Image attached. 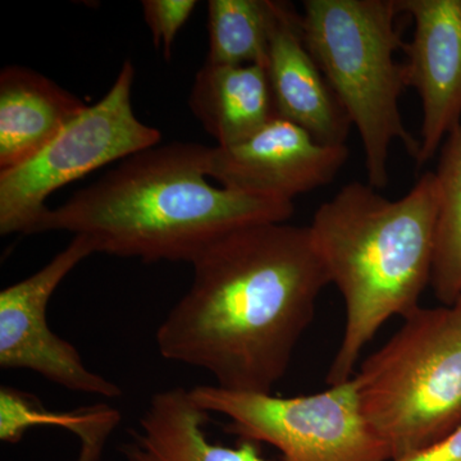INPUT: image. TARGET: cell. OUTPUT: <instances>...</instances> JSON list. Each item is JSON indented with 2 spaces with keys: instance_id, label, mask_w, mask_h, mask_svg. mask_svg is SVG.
<instances>
[{
  "instance_id": "6da1fadb",
  "label": "cell",
  "mask_w": 461,
  "mask_h": 461,
  "mask_svg": "<svg viewBox=\"0 0 461 461\" xmlns=\"http://www.w3.org/2000/svg\"><path fill=\"white\" fill-rule=\"evenodd\" d=\"M191 266L193 284L158 327L160 357L208 372L224 390L272 393L330 284L311 230L242 227Z\"/></svg>"
},
{
  "instance_id": "7a4b0ae2",
  "label": "cell",
  "mask_w": 461,
  "mask_h": 461,
  "mask_svg": "<svg viewBox=\"0 0 461 461\" xmlns=\"http://www.w3.org/2000/svg\"><path fill=\"white\" fill-rule=\"evenodd\" d=\"M205 145H156L121 160L99 181L41 215L32 233L81 236L94 254L193 264L218 239L260 223H286L294 202L213 186Z\"/></svg>"
},
{
  "instance_id": "3957f363",
  "label": "cell",
  "mask_w": 461,
  "mask_h": 461,
  "mask_svg": "<svg viewBox=\"0 0 461 461\" xmlns=\"http://www.w3.org/2000/svg\"><path fill=\"white\" fill-rule=\"evenodd\" d=\"M437 218L433 172L397 200L384 198L371 185L350 182L315 212L312 240L346 313L329 386L354 377L364 348L387 321L420 308L432 278Z\"/></svg>"
},
{
  "instance_id": "277c9868",
  "label": "cell",
  "mask_w": 461,
  "mask_h": 461,
  "mask_svg": "<svg viewBox=\"0 0 461 461\" xmlns=\"http://www.w3.org/2000/svg\"><path fill=\"white\" fill-rule=\"evenodd\" d=\"M399 0H305L303 36L346 115L359 132L368 185L388 184L393 141L417 159L420 140L406 129L400 96L408 89L395 53L405 41L397 27Z\"/></svg>"
},
{
  "instance_id": "5b68a950",
  "label": "cell",
  "mask_w": 461,
  "mask_h": 461,
  "mask_svg": "<svg viewBox=\"0 0 461 461\" xmlns=\"http://www.w3.org/2000/svg\"><path fill=\"white\" fill-rule=\"evenodd\" d=\"M351 379L391 461L435 445L461 424L460 312L420 306Z\"/></svg>"
},
{
  "instance_id": "8992f818",
  "label": "cell",
  "mask_w": 461,
  "mask_h": 461,
  "mask_svg": "<svg viewBox=\"0 0 461 461\" xmlns=\"http://www.w3.org/2000/svg\"><path fill=\"white\" fill-rule=\"evenodd\" d=\"M135 68L127 59L108 93L74 118L38 156L0 172V233L32 235L47 199L60 187L149 148L162 133L132 107Z\"/></svg>"
},
{
  "instance_id": "52a82bcc",
  "label": "cell",
  "mask_w": 461,
  "mask_h": 461,
  "mask_svg": "<svg viewBox=\"0 0 461 461\" xmlns=\"http://www.w3.org/2000/svg\"><path fill=\"white\" fill-rule=\"evenodd\" d=\"M190 393L203 411L226 417L232 435L277 448L278 461H391L386 446L364 420L353 379L293 397L215 384L191 388Z\"/></svg>"
},
{
  "instance_id": "ba28073f",
  "label": "cell",
  "mask_w": 461,
  "mask_h": 461,
  "mask_svg": "<svg viewBox=\"0 0 461 461\" xmlns=\"http://www.w3.org/2000/svg\"><path fill=\"white\" fill-rule=\"evenodd\" d=\"M91 254L89 242L74 236L47 266L0 293V366L38 373L74 393L117 399L121 387L91 372L77 348L54 333L47 320L58 286Z\"/></svg>"
},
{
  "instance_id": "9c48e42d",
  "label": "cell",
  "mask_w": 461,
  "mask_h": 461,
  "mask_svg": "<svg viewBox=\"0 0 461 461\" xmlns=\"http://www.w3.org/2000/svg\"><path fill=\"white\" fill-rule=\"evenodd\" d=\"M348 159V145L321 144L297 124L276 117L245 141L206 147L204 169L224 189L294 202L333 182Z\"/></svg>"
},
{
  "instance_id": "30bf717a",
  "label": "cell",
  "mask_w": 461,
  "mask_h": 461,
  "mask_svg": "<svg viewBox=\"0 0 461 461\" xmlns=\"http://www.w3.org/2000/svg\"><path fill=\"white\" fill-rule=\"evenodd\" d=\"M399 7L414 21L402 67L406 87L417 91L423 111L415 159L421 167L461 124V0H399Z\"/></svg>"
},
{
  "instance_id": "8fae6325",
  "label": "cell",
  "mask_w": 461,
  "mask_h": 461,
  "mask_svg": "<svg viewBox=\"0 0 461 461\" xmlns=\"http://www.w3.org/2000/svg\"><path fill=\"white\" fill-rule=\"evenodd\" d=\"M269 85L277 117L327 145H346L351 124L311 51L294 5L271 0Z\"/></svg>"
},
{
  "instance_id": "7c38bea8",
  "label": "cell",
  "mask_w": 461,
  "mask_h": 461,
  "mask_svg": "<svg viewBox=\"0 0 461 461\" xmlns=\"http://www.w3.org/2000/svg\"><path fill=\"white\" fill-rule=\"evenodd\" d=\"M86 107L32 68L5 67L0 72V172L38 156Z\"/></svg>"
},
{
  "instance_id": "4fadbf2b",
  "label": "cell",
  "mask_w": 461,
  "mask_h": 461,
  "mask_svg": "<svg viewBox=\"0 0 461 461\" xmlns=\"http://www.w3.org/2000/svg\"><path fill=\"white\" fill-rule=\"evenodd\" d=\"M209 415L186 388L159 391L124 442V460L267 461L256 442L241 439L236 446H224L209 441L204 429Z\"/></svg>"
},
{
  "instance_id": "5bb4252c",
  "label": "cell",
  "mask_w": 461,
  "mask_h": 461,
  "mask_svg": "<svg viewBox=\"0 0 461 461\" xmlns=\"http://www.w3.org/2000/svg\"><path fill=\"white\" fill-rule=\"evenodd\" d=\"M191 112L218 147L251 138L277 117L266 66H217L199 69L189 96Z\"/></svg>"
},
{
  "instance_id": "9a60e30c",
  "label": "cell",
  "mask_w": 461,
  "mask_h": 461,
  "mask_svg": "<svg viewBox=\"0 0 461 461\" xmlns=\"http://www.w3.org/2000/svg\"><path fill=\"white\" fill-rule=\"evenodd\" d=\"M121 420V412L107 403L51 411L35 396L11 387L0 388V439L8 444H16L33 427H62L80 438L77 461H98Z\"/></svg>"
},
{
  "instance_id": "2e32d148",
  "label": "cell",
  "mask_w": 461,
  "mask_h": 461,
  "mask_svg": "<svg viewBox=\"0 0 461 461\" xmlns=\"http://www.w3.org/2000/svg\"><path fill=\"white\" fill-rule=\"evenodd\" d=\"M433 173L438 218L430 285L442 305L453 306L461 294V124L447 136Z\"/></svg>"
},
{
  "instance_id": "e0dca14e",
  "label": "cell",
  "mask_w": 461,
  "mask_h": 461,
  "mask_svg": "<svg viewBox=\"0 0 461 461\" xmlns=\"http://www.w3.org/2000/svg\"><path fill=\"white\" fill-rule=\"evenodd\" d=\"M269 32L271 0H211L206 63L267 67Z\"/></svg>"
},
{
  "instance_id": "ac0fdd59",
  "label": "cell",
  "mask_w": 461,
  "mask_h": 461,
  "mask_svg": "<svg viewBox=\"0 0 461 461\" xmlns=\"http://www.w3.org/2000/svg\"><path fill=\"white\" fill-rule=\"evenodd\" d=\"M198 2L195 0H144L141 2L145 23L157 50L166 59L172 56L173 41L187 23Z\"/></svg>"
},
{
  "instance_id": "d6986e66",
  "label": "cell",
  "mask_w": 461,
  "mask_h": 461,
  "mask_svg": "<svg viewBox=\"0 0 461 461\" xmlns=\"http://www.w3.org/2000/svg\"><path fill=\"white\" fill-rule=\"evenodd\" d=\"M399 461H461V424L426 450Z\"/></svg>"
},
{
  "instance_id": "ffe728a7",
  "label": "cell",
  "mask_w": 461,
  "mask_h": 461,
  "mask_svg": "<svg viewBox=\"0 0 461 461\" xmlns=\"http://www.w3.org/2000/svg\"><path fill=\"white\" fill-rule=\"evenodd\" d=\"M453 306H454V308H456L457 311H459L461 313V294H460L459 297H457L456 303H455V304Z\"/></svg>"
}]
</instances>
